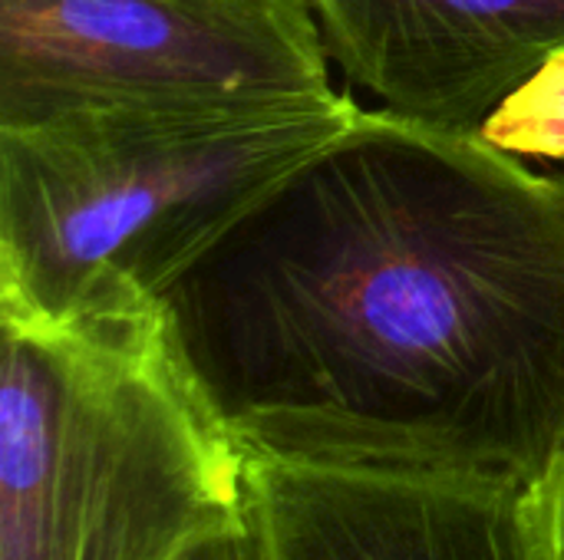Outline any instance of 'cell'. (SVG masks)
Listing matches in <instances>:
<instances>
[{"label": "cell", "instance_id": "9", "mask_svg": "<svg viewBox=\"0 0 564 560\" xmlns=\"http://www.w3.org/2000/svg\"><path fill=\"white\" fill-rule=\"evenodd\" d=\"M175 560H274L271 548L261 535V525L254 518V508L248 512L245 521L218 528L195 545H188Z\"/></svg>", "mask_w": 564, "mask_h": 560}, {"label": "cell", "instance_id": "1", "mask_svg": "<svg viewBox=\"0 0 564 560\" xmlns=\"http://www.w3.org/2000/svg\"><path fill=\"white\" fill-rule=\"evenodd\" d=\"M159 307L251 452L529 482L564 432V172L364 109Z\"/></svg>", "mask_w": 564, "mask_h": 560}, {"label": "cell", "instance_id": "7", "mask_svg": "<svg viewBox=\"0 0 564 560\" xmlns=\"http://www.w3.org/2000/svg\"><path fill=\"white\" fill-rule=\"evenodd\" d=\"M479 135L509 155L564 165V46L486 116Z\"/></svg>", "mask_w": 564, "mask_h": 560}, {"label": "cell", "instance_id": "8", "mask_svg": "<svg viewBox=\"0 0 564 560\" xmlns=\"http://www.w3.org/2000/svg\"><path fill=\"white\" fill-rule=\"evenodd\" d=\"M522 525L532 560H564V432L522 485Z\"/></svg>", "mask_w": 564, "mask_h": 560}, {"label": "cell", "instance_id": "3", "mask_svg": "<svg viewBox=\"0 0 564 560\" xmlns=\"http://www.w3.org/2000/svg\"><path fill=\"white\" fill-rule=\"evenodd\" d=\"M248 462L162 307L0 317V560H175L248 518Z\"/></svg>", "mask_w": 564, "mask_h": 560}, {"label": "cell", "instance_id": "4", "mask_svg": "<svg viewBox=\"0 0 564 560\" xmlns=\"http://www.w3.org/2000/svg\"><path fill=\"white\" fill-rule=\"evenodd\" d=\"M311 0H0V125L334 96Z\"/></svg>", "mask_w": 564, "mask_h": 560}, {"label": "cell", "instance_id": "6", "mask_svg": "<svg viewBox=\"0 0 564 560\" xmlns=\"http://www.w3.org/2000/svg\"><path fill=\"white\" fill-rule=\"evenodd\" d=\"M330 59L380 109L479 132L564 46V0H311Z\"/></svg>", "mask_w": 564, "mask_h": 560}, {"label": "cell", "instance_id": "2", "mask_svg": "<svg viewBox=\"0 0 564 560\" xmlns=\"http://www.w3.org/2000/svg\"><path fill=\"white\" fill-rule=\"evenodd\" d=\"M350 92L0 125V317L139 314L281 178L340 139Z\"/></svg>", "mask_w": 564, "mask_h": 560}, {"label": "cell", "instance_id": "5", "mask_svg": "<svg viewBox=\"0 0 564 560\" xmlns=\"http://www.w3.org/2000/svg\"><path fill=\"white\" fill-rule=\"evenodd\" d=\"M248 485L274 560H532L509 475L251 452Z\"/></svg>", "mask_w": 564, "mask_h": 560}]
</instances>
